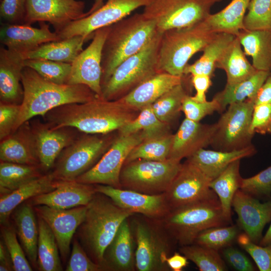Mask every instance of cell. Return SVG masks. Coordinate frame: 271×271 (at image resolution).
Wrapping results in <instances>:
<instances>
[{
    "label": "cell",
    "instance_id": "obj_1",
    "mask_svg": "<svg viewBox=\"0 0 271 271\" xmlns=\"http://www.w3.org/2000/svg\"><path fill=\"white\" fill-rule=\"evenodd\" d=\"M139 110L119 99L96 98L57 107L44 116L53 127H69L88 134H107L133 120Z\"/></svg>",
    "mask_w": 271,
    "mask_h": 271
},
{
    "label": "cell",
    "instance_id": "obj_2",
    "mask_svg": "<svg viewBox=\"0 0 271 271\" xmlns=\"http://www.w3.org/2000/svg\"><path fill=\"white\" fill-rule=\"evenodd\" d=\"M21 82L24 95L14 132L34 116H44L57 107L83 103L98 97L86 85L56 84L45 79L27 67L23 70Z\"/></svg>",
    "mask_w": 271,
    "mask_h": 271
},
{
    "label": "cell",
    "instance_id": "obj_3",
    "mask_svg": "<svg viewBox=\"0 0 271 271\" xmlns=\"http://www.w3.org/2000/svg\"><path fill=\"white\" fill-rule=\"evenodd\" d=\"M86 206L85 219L76 231L78 239L91 259L101 266L104 252L120 225L134 213L97 192Z\"/></svg>",
    "mask_w": 271,
    "mask_h": 271
},
{
    "label": "cell",
    "instance_id": "obj_4",
    "mask_svg": "<svg viewBox=\"0 0 271 271\" xmlns=\"http://www.w3.org/2000/svg\"><path fill=\"white\" fill-rule=\"evenodd\" d=\"M158 32L154 22L143 13L110 25L102 52L101 86L121 62L141 50Z\"/></svg>",
    "mask_w": 271,
    "mask_h": 271
},
{
    "label": "cell",
    "instance_id": "obj_5",
    "mask_svg": "<svg viewBox=\"0 0 271 271\" xmlns=\"http://www.w3.org/2000/svg\"><path fill=\"white\" fill-rule=\"evenodd\" d=\"M204 21L190 27L171 29L162 34L157 63L159 73L183 77L190 59L216 35Z\"/></svg>",
    "mask_w": 271,
    "mask_h": 271
},
{
    "label": "cell",
    "instance_id": "obj_6",
    "mask_svg": "<svg viewBox=\"0 0 271 271\" xmlns=\"http://www.w3.org/2000/svg\"><path fill=\"white\" fill-rule=\"evenodd\" d=\"M162 226L180 245L194 243L202 231L229 223L218 198L170 210L162 218Z\"/></svg>",
    "mask_w": 271,
    "mask_h": 271
},
{
    "label": "cell",
    "instance_id": "obj_7",
    "mask_svg": "<svg viewBox=\"0 0 271 271\" xmlns=\"http://www.w3.org/2000/svg\"><path fill=\"white\" fill-rule=\"evenodd\" d=\"M162 32L154 38L139 52L121 62L102 86V98L118 99L157 73V63Z\"/></svg>",
    "mask_w": 271,
    "mask_h": 271
},
{
    "label": "cell",
    "instance_id": "obj_8",
    "mask_svg": "<svg viewBox=\"0 0 271 271\" xmlns=\"http://www.w3.org/2000/svg\"><path fill=\"white\" fill-rule=\"evenodd\" d=\"M97 135L85 133L64 149L53 167L52 174L55 179L75 181L95 165L113 141Z\"/></svg>",
    "mask_w": 271,
    "mask_h": 271
},
{
    "label": "cell",
    "instance_id": "obj_9",
    "mask_svg": "<svg viewBox=\"0 0 271 271\" xmlns=\"http://www.w3.org/2000/svg\"><path fill=\"white\" fill-rule=\"evenodd\" d=\"M180 161L139 159L124 165L121 171V188L155 195L164 193L180 171Z\"/></svg>",
    "mask_w": 271,
    "mask_h": 271
},
{
    "label": "cell",
    "instance_id": "obj_10",
    "mask_svg": "<svg viewBox=\"0 0 271 271\" xmlns=\"http://www.w3.org/2000/svg\"><path fill=\"white\" fill-rule=\"evenodd\" d=\"M222 0H152L143 14L164 32L191 26L205 21L212 7Z\"/></svg>",
    "mask_w": 271,
    "mask_h": 271
},
{
    "label": "cell",
    "instance_id": "obj_11",
    "mask_svg": "<svg viewBox=\"0 0 271 271\" xmlns=\"http://www.w3.org/2000/svg\"><path fill=\"white\" fill-rule=\"evenodd\" d=\"M254 99L233 103L227 106L216 122L210 145L213 150L232 151L253 146L249 131Z\"/></svg>",
    "mask_w": 271,
    "mask_h": 271
},
{
    "label": "cell",
    "instance_id": "obj_12",
    "mask_svg": "<svg viewBox=\"0 0 271 271\" xmlns=\"http://www.w3.org/2000/svg\"><path fill=\"white\" fill-rule=\"evenodd\" d=\"M145 139L142 131L126 135L119 134L95 165L75 181L121 188L120 176L127 157L132 150Z\"/></svg>",
    "mask_w": 271,
    "mask_h": 271
},
{
    "label": "cell",
    "instance_id": "obj_13",
    "mask_svg": "<svg viewBox=\"0 0 271 271\" xmlns=\"http://www.w3.org/2000/svg\"><path fill=\"white\" fill-rule=\"evenodd\" d=\"M152 0H107L99 9L85 17L73 21L57 32L60 40L76 36L90 39L96 30L110 26L127 17L136 9Z\"/></svg>",
    "mask_w": 271,
    "mask_h": 271
},
{
    "label": "cell",
    "instance_id": "obj_14",
    "mask_svg": "<svg viewBox=\"0 0 271 271\" xmlns=\"http://www.w3.org/2000/svg\"><path fill=\"white\" fill-rule=\"evenodd\" d=\"M137 247L136 268L139 271H164L169 269L166 260L170 252L168 239L159 226L138 220L134 224Z\"/></svg>",
    "mask_w": 271,
    "mask_h": 271
},
{
    "label": "cell",
    "instance_id": "obj_15",
    "mask_svg": "<svg viewBox=\"0 0 271 271\" xmlns=\"http://www.w3.org/2000/svg\"><path fill=\"white\" fill-rule=\"evenodd\" d=\"M210 181L195 165L186 160L164 193L170 210L218 198Z\"/></svg>",
    "mask_w": 271,
    "mask_h": 271
},
{
    "label": "cell",
    "instance_id": "obj_16",
    "mask_svg": "<svg viewBox=\"0 0 271 271\" xmlns=\"http://www.w3.org/2000/svg\"><path fill=\"white\" fill-rule=\"evenodd\" d=\"M110 26L96 30L88 47L71 63L68 84H82L102 98L101 60L103 46Z\"/></svg>",
    "mask_w": 271,
    "mask_h": 271
},
{
    "label": "cell",
    "instance_id": "obj_17",
    "mask_svg": "<svg viewBox=\"0 0 271 271\" xmlns=\"http://www.w3.org/2000/svg\"><path fill=\"white\" fill-rule=\"evenodd\" d=\"M85 3L77 0H27L24 24L48 22L56 33L87 16Z\"/></svg>",
    "mask_w": 271,
    "mask_h": 271
},
{
    "label": "cell",
    "instance_id": "obj_18",
    "mask_svg": "<svg viewBox=\"0 0 271 271\" xmlns=\"http://www.w3.org/2000/svg\"><path fill=\"white\" fill-rule=\"evenodd\" d=\"M34 209L38 217L43 219L51 229L60 254L66 260L70 251L73 237L85 219L86 205L58 209L40 205L35 206Z\"/></svg>",
    "mask_w": 271,
    "mask_h": 271
},
{
    "label": "cell",
    "instance_id": "obj_19",
    "mask_svg": "<svg viewBox=\"0 0 271 271\" xmlns=\"http://www.w3.org/2000/svg\"><path fill=\"white\" fill-rule=\"evenodd\" d=\"M94 187L119 207L151 219L163 218L170 210L164 193L151 195L100 184Z\"/></svg>",
    "mask_w": 271,
    "mask_h": 271
},
{
    "label": "cell",
    "instance_id": "obj_20",
    "mask_svg": "<svg viewBox=\"0 0 271 271\" xmlns=\"http://www.w3.org/2000/svg\"><path fill=\"white\" fill-rule=\"evenodd\" d=\"M39 25L38 28L25 24L3 23L0 28L1 43L24 57L43 44L60 40L57 33L50 31L49 24L41 22Z\"/></svg>",
    "mask_w": 271,
    "mask_h": 271
},
{
    "label": "cell",
    "instance_id": "obj_21",
    "mask_svg": "<svg viewBox=\"0 0 271 271\" xmlns=\"http://www.w3.org/2000/svg\"><path fill=\"white\" fill-rule=\"evenodd\" d=\"M232 207L237 215L240 227L252 241L258 243L262 237L264 226L271 221V201L261 203L238 189L234 196Z\"/></svg>",
    "mask_w": 271,
    "mask_h": 271
},
{
    "label": "cell",
    "instance_id": "obj_22",
    "mask_svg": "<svg viewBox=\"0 0 271 271\" xmlns=\"http://www.w3.org/2000/svg\"><path fill=\"white\" fill-rule=\"evenodd\" d=\"M42 169L54 167L61 152L77 137L69 127L54 128L48 123L37 121L31 124Z\"/></svg>",
    "mask_w": 271,
    "mask_h": 271
},
{
    "label": "cell",
    "instance_id": "obj_23",
    "mask_svg": "<svg viewBox=\"0 0 271 271\" xmlns=\"http://www.w3.org/2000/svg\"><path fill=\"white\" fill-rule=\"evenodd\" d=\"M216 126V123L203 124L185 117L173 134L169 158L181 161L210 145Z\"/></svg>",
    "mask_w": 271,
    "mask_h": 271
},
{
    "label": "cell",
    "instance_id": "obj_24",
    "mask_svg": "<svg viewBox=\"0 0 271 271\" xmlns=\"http://www.w3.org/2000/svg\"><path fill=\"white\" fill-rule=\"evenodd\" d=\"M96 192L94 186L76 181L59 180L53 191L28 200L32 206L46 205L58 209H68L87 205Z\"/></svg>",
    "mask_w": 271,
    "mask_h": 271
},
{
    "label": "cell",
    "instance_id": "obj_25",
    "mask_svg": "<svg viewBox=\"0 0 271 271\" xmlns=\"http://www.w3.org/2000/svg\"><path fill=\"white\" fill-rule=\"evenodd\" d=\"M25 59L21 54L0 47L1 102L21 104L24 91L21 86Z\"/></svg>",
    "mask_w": 271,
    "mask_h": 271
},
{
    "label": "cell",
    "instance_id": "obj_26",
    "mask_svg": "<svg viewBox=\"0 0 271 271\" xmlns=\"http://www.w3.org/2000/svg\"><path fill=\"white\" fill-rule=\"evenodd\" d=\"M1 141V161L40 166L34 136L29 121Z\"/></svg>",
    "mask_w": 271,
    "mask_h": 271
},
{
    "label": "cell",
    "instance_id": "obj_27",
    "mask_svg": "<svg viewBox=\"0 0 271 271\" xmlns=\"http://www.w3.org/2000/svg\"><path fill=\"white\" fill-rule=\"evenodd\" d=\"M103 270L132 271L136 268L133 239L128 218L124 220L105 249Z\"/></svg>",
    "mask_w": 271,
    "mask_h": 271
},
{
    "label": "cell",
    "instance_id": "obj_28",
    "mask_svg": "<svg viewBox=\"0 0 271 271\" xmlns=\"http://www.w3.org/2000/svg\"><path fill=\"white\" fill-rule=\"evenodd\" d=\"M184 77L165 72L157 73L119 99L140 111L146 106L152 104L176 85L182 83Z\"/></svg>",
    "mask_w": 271,
    "mask_h": 271
},
{
    "label": "cell",
    "instance_id": "obj_29",
    "mask_svg": "<svg viewBox=\"0 0 271 271\" xmlns=\"http://www.w3.org/2000/svg\"><path fill=\"white\" fill-rule=\"evenodd\" d=\"M59 182V180L55 179L51 173L30 181L10 193L1 196V225H9L11 213L22 203L34 197L53 191L57 187Z\"/></svg>",
    "mask_w": 271,
    "mask_h": 271
},
{
    "label": "cell",
    "instance_id": "obj_30",
    "mask_svg": "<svg viewBox=\"0 0 271 271\" xmlns=\"http://www.w3.org/2000/svg\"><path fill=\"white\" fill-rule=\"evenodd\" d=\"M256 152L253 146L232 151L201 149L187 158L211 180L220 174L231 163L237 160L253 156Z\"/></svg>",
    "mask_w": 271,
    "mask_h": 271
},
{
    "label": "cell",
    "instance_id": "obj_31",
    "mask_svg": "<svg viewBox=\"0 0 271 271\" xmlns=\"http://www.w3.org/2000/svg\"><path fill=\"white\" fill-rule=\"evenodd\" d=\"M236 37L255 69L271 72V31L244 29Z\"/></svg>",
    "mask_w": 271,
    "mask_h": 271
},
{
    "label": "cell",
    "instance_id": "obj_32",
    "mask_svg": "<svg viewBox=\"0 0 271 271\" xmlns=\"http://www.w3.org/2000/svg\"><path fill=\"white\" fill-rule=\"evenodd\" d=\"M32 206L29 203L23 204L16 211L13 218L21 245L31 264L36 267L39 229Z\"/></svg>",
    "mask_w": 271,
    "mask_h": 271
},
{
    "label": "cell",
    "instance_id": "obj_33",
    "mask_svg": "<svg viewBox=\"0 0 271 271\" xmlns=\"http://www.w3.org/2000/svg\"><path fill=\"white\" fill-rule=\"evenodd\" d=\"M245 55L239 39L236 36L216 63V68L222 69L225 72L226 84H233L240 82L257 71L248 61Z\"/></svg>",
    "mask_w": 271,
    "mask_h": 271
},
{
    "label": "cell",
    "instance_id": "obj_34",
    "mask_svg": "<svg viewBox=\"0 0 271 271\" xmlns=\"http://www.w3.org/2000/svg\"><path fill=\"white\" fill-rule=\"evenodd\" d=\"M89 39L82 36L46 43L24 55L25 60L44 59L72 63L83 51L84 43Z\"/></svg>",
    "mask_w": 271,
    "mask_h": 271
},
{
    "label": "cell",
    "instance_id": "obj_35",
    "mask_svg": "<svg viewBox=\"0 0 271 271\" xmlns=\"http://www.w3.org/2000/svg\"><path fill=\"white\" fill-rule=\"evenodd\" d=\"M250 0H232L223 9L210 14L204 21L212 32L237 36L244 29L243 20Z\"/></svg>",
    "mask_w": 271,
    "mask_h": 271
},
{
    "label": "cell",
    "instance_id": "obj_36",
    "mask_svg": "<svg viewBox=\"0 0 271 271\" xmlns=\"http://www.w3.org/2000/svg\"><path fill=\"white\" fill-rule=\"evenodd\" d=\"M268 71L257 70L248 78L233 84H226L224 89L213 97L219 103L221 112L230 104L240 102L247 99H254L259 89L267 78Z\"/></svg>",
    "mask_w": 271,
    "mask_h": 271
},
{
    "label": "cell",
    "instance_id": "obj_37",
    "mask_svg": "<svg viewBox=\"0 0 271 271\" xmlns=\"http://www.w3.org/2000/svg\"><path fill=\"white\" fill-rule=\"evenodd\" d=\"M240 160L231 163L209 183V187L217 195L223 214L229 222L231 221L232 200L235 193L240 189L242 178L239 172Z\"/></svg>",
    "mask_w": 271,
    "mask_h": 271
},
{
    "label": "cell",
    "instance_id": "obj_38",
    "mask_svg": "<svg viewBox=\"0 0 271 271\" xmlns=\"http://www.w3.org/2000/svg\"><path fill=\"white\" fill-rule=\"evenodd\" d=\"M235 36L226 33H217L215 37L204 48L202 56L192 64H187L184 70V75L190 74L207 75L212 77L216 68V63Z\"/></svg>",
    "mask_w": 271,
    "mask_h": 271
},
{
    "label": "cell",
    "instance_id": "obj_39",
    "mask_svg": "<svg viewBox=\"0 0 271 271\" xmlns=\"http://www.w3.org/2000/svg\"><path fill=\"white\" fill-rule=\"evenodd\" d=\"M39 236L37 245V266L41 271H61L63 268L55 237L49 225L38 217Z\"/></svg>",
    "mask_w": 271,
    "mask_h": 271
},
{
    "label": "cell",
    "instance_id": "obj_40",
    "mask_svg": "<svg viewBox=\"0 0 271 271\" xmlns=\"http://www.w3.org/2000/svg\"><path fill=\"white\" fill-rule=\"evenodd\" d=\"M40 165L2 162L0 164L1 196L11 193L41 176Z\"/></svg>",
    "mask_w": 271,
    "mask_h": 271
},
{
    "label": "cell",
    "instance_id": "obj_41",
    "mask_svg": "<svg viewBox=\"0 0 271 271\" xmlns=\"http://www.w3.org/2000/svg\"><path fill=\"white\" fill-rule=\"evenodd\" d=\"M169 124L161 121L155 115L152 104L142 109L138 116L118 131L126 135L142 131L146 139L169 133Z\"/></svg>",
    "mask_w": 271,
    "mask_h": 271
},
{
    "label": "cell",
    "instance_id": "obj_42",
    "mask_svg": "<svg viewBox=\"0 0 271 271\" xmlns=\"http://www.w3.org/2000/svg\"><path fill=\"white\" fill-rule=\"evenodd\" d=\"M173 134L170 133L144 140L129 154L125 164L139 159L164 161L169 158Z\"/></svg>",
    "mask_w": 271,
    "mask_h": 271
},
{
    "label": "cell",
    "instance_id": "obj_43",
    "mask_svg": "<svg viewBox=\"0 0 271 271\" xmlns=\"http://www.w3.org/2000/svg\"><path fill=\"white\" fill-rule=\"evenodd\" d=\"M187 94L183 82L164 94L152 104L154 112L161 121L169 124L181 111L182 101Z\"/></svg>",
    "mask_w": 271,
    "mask_h": 271
},
{
    "label": "cell",
    "instance_id": "obj_44",
    "mask_svg": "<svg viewBox=\"0 0 271 271\" xmlns=\"http://www.w3.org/2000/svg\"><path fill=\"white\" fill-rule=\"evenodd\" d=\"M180 252L193 262L200 271L226 270L224 260L218 251L195 243L181 246Z\"/></svg>",
    "mask_w": 271,
    "mask_h": 271
},
{
    "label": "cell",
    "instance_id": "obj_45",
    "mask_svg": "<svg viewBox=\"0 0 271 271\" xmlns=\"http://www.w3.org/2000/svg\"><path fill=\"white\" fill-rule=\"evenodd\" d=\"M24 65L45 79L59 84H67L71 70V63L44 59H26Z\"/></svg>",
    "mask_w": 271,
    "mask_h": 271
},
{
    "label": "cell",
    "instance_id": "obj_46",
    "mask_svg": "<svg viewBox=\"0 0 271 271\" xmlns=\"http://www.w3.org/2000/svg\"><path fill=\"white\" fill-rule=\"evenodd\" d=\"M238 233V228L235 225L213 227L201 232L194 243L218 251L230 246Z\"/></svg>",
    "mask_w": 271,
    "mask_h": 271
},
{
    "label": "cell",
    "instance_id": "obj_47",
    "mask_svg": "<svg viewBox=\"0 0 271 271\" xmlns=\"http://www.w3.org/2000/svg\"><path fill=\"white\" fill-rule=\"evenodd\" d=\"M247 10L244 29L271 31V0H250Z\"/></svg>",
    "mask_w": 271,
    "mask_h": 271
},
{
    "label": "cell",
    "instance_id": "obj_48",
    "mask_svg": "<svg viewBox=\"0 0 271 271\" xmlns=\"http://www.w3.org/2000/svg\"><path fill=\"white\" fill-rule=\"evenodd\" d=\"M2 236L3 241L11 256L14 270L32 271L33 268L26 257L22 245L18 242L15 229L9 225H4L2 229Z\"/></svg>",
    "mask_w": 271,
    "mask_h": 271
},
{
    "label": "cell",
    "instance_id": "obj_49",
    "mask_svg": "<svg viewBox=\"0 0 271 271\" xmlns=\"http://www.w3.org/2000/svg\"><path fill=\"white\" fill-rule=\"evenodd\" d=\"M239 189L252 196L270 198L271 166L253 176L242 178Z\"/></svg>",
    "mask_w": 271,
    "mask_h": 271
},
{
    "label": "cell",
    "instance_id": "obj_50",
    "mask_svg": "<svg viewBox=\"0 0 271 271\" xmlns=\"http://www.w3.org/2000/svg\"><path fill=\"white\" fill-rule=\"evenodd\" d=\"M185 117L194 121L200 122L204 117L215 111L221 112L218 102L214 98L210 101L198 102L187 94L184 98L181 106Z\"/></svg>",
    "mask_w": 271,
    "mask_h": 271
},
{
    "label": "cell",
    "instance_id": "obj_51",
    "mask_svg": "<svg viewBox=\"0 0 271 271\" xmlns=\"http://www.w3.org/2000/svg\"><path fill=\"white\" fill-rule=\"evenodd\" d=\"M237 242L253 258L260 271H271V244L257 245L245 234L237 236Z\"/></svg>",
    "mask_w": 271,
    "mask_h": 271
},
{
    "label": "cell",
    "instance_id": "obj_52",
    "mask_svg": "<svg viewBox=\"0 0 271 271\" xmlns=\"http://www.w3.org/2000/svg\"><path fill=\"white\" fill-rule=\"evenodd\" d=\"M66 271H99L102 266L93 261L79 241L75 239L72 243L70 257L66 267Z\"/></svg>",
    "mask_w": 271,
    "mask_h": 271
},
{
    "label": "cell",
    "instance_id": "obj_53",
    "mask_svg": "<svg viewBox=\"0 0 271 271\" xmlns=\"http://www.w3.org/2000/svg\"><path fill=\"white\" fill-rule=\"evenodd\" d=\"M249 131L253 135L271 133V104H254Z\"/></svg>",
    "mask_w": 271,
    "mask_h": 271
},
{
    "label": "cell",
    "instance_id": "obj_54",
    "mask_svg": "<svg viewBox=\"0 0 271 271\" xmlns=\"http://www.w3.org/2000/svg\"><path fill=\"white\" fill-rule=\"evenodd\" d=\"M21 104L1 102L0 140L5 139L14 130L20 114Z\"/></svg>",
    "mask_w": 271,
    "mask_h": 271
},
{
    "label": "cell",
    "instance_id": "obj_55",
    "mask_svg": "<svg viewBox=\"0 0 271 271\" xmlns=\"http://www.w3.org/2000/svg\"><path fill=\"white\" fill-rule=\"evenodd\" d=\"M27 0H2L0 5L1 17L5 23L24 24Z\"/></svg>",
    "mask_w": 271,
    "mask_h": 271
},
{
    "label": "cell",
    "instance_id": "obj_56",
    "mask_svg": "<svg viewBox=\"0 0 271 271\" xmlns=\"http://www.w3.org/2000/svg\"><path fill=\"white\" fill-rule=\"evenodd\" d=\"M222 254L227 262L235 270H254V267L250 260L237 248L228 246L223 248Z\"/></svg>",
    "mask_w": 271,
    "mask_h": 271
},
{
    "label": "cell",
    "instance_id": "obj_57",
    "mask_svg": "<svg viewBox=\"0 0 271 271\" xmlns=\"http://www.w3.org/2000/svg\"><path fill=\"white\" fill-rule=\"evenodd\" d=\"M211 77L204 74L191 75V82L195 89L196 94L192 98L198 102L206 101V93L212 85Z\"/></svg>",
    "mask_w": 271,
    "mask_h": 271
},
{
    "label": "cell",
    "instance_id": "obj_58",
    "mask_svg": "<svg viewBox=\"0 0 271 271\" xmlns=\"http://www.w3.org/2000/svg\"><path fill=\"white\" fill-rule=\"evenodd\" d=\"M271 104V75L265 80L257 92L254 104Z\"/></svg>",
    "mask_w": 271,
    "mask_h": 271
},
{
    "label": "cell",
    "instance_id": "obj_59",
    "mask_svg": "<svg viewBox=\"0 0 271 271\" xmlns=\"http://www.w3.org/2000/svg\"><path fill=\"white\" fill-rule=\"evenodd\" d=\"M188 258L184 255L175 252L167 258L166 261L169 268L173 271H181L188 264Z\"/></svg>",
    "mask_w": 271,
    "mask_h": 271
},
{
    "label": "cell",
    "instance_id": "obj_60",
    "mask_svg": "<svg viewBox=\"0 0 271 271\" xmlns=\"http://www.w3.org/2000/svg\"><path fill=\"white\" fill-rule=\"evenodd\" d=\"M13 265L11 256L3 242H0V270H13Z\"/></svg>",
    "mask_w": 271,
    "mask_h": 271
},
{
    "label": "cell",
    "instance_id": "obj_61",
    "mask_svg": "<svg viewBox=\"0 0 271 271\" xmlns=\"http://www.w3.org/2000/svg\"><path fill=\"white\" fill-rule=\"evenodd\" d=\"M271 244V223L265 234L260 241V244L262 246Z\"/></svg>",
    "mask_w": 271,
    "mask_h": 271
},
{
    "label": "cell",
    "instance_id": "obj_62",
    "mask_svg": "<svg viewBox=\"0 0 271 271\" xmlns=\"http://www.w3.org/2000/svg\"><path fill=\"white\" fill-rule=\"evenodd\" d=\"M104 0H93V3L91 8L87 12V15L99 9L104 4Z\"/></svg>",
    "mask_w": 271,
    "mask_h": 271
}]
</instances>
